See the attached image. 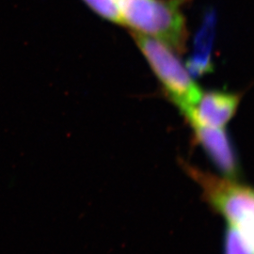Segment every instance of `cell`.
Returning <instances> with one entry per match:
<instances>
[{
	"label": "cell",
	"mask_w": 254,
	"mask_h": 254,
	"mask_svg": "<svg viewBox=\"0 0 254 254\" xmlns=\"http://www.w3.org/2000/svg\"><path fill=\"white\" fill-rule=\"evenodd\" d=\"M185 3L186 0H120L122 25L183 53L189 36L182 9Z\"/></svg>",
	"instance_id": "cell-1"
},
{
	"label": "cell",
	"mask_w": 254,
	"mask_h": 254,
	"mask_svg": "<svg viewBox=\"0 0 254 254\" xmlns=\"http://www.w3.org/2000/svg\"><path fill=\"white\" fill-rule=\"evenodd\" d=\"M132 34L136 46L160 82L164 93L184 115L199 99L201 93L199 86L172 47L152 37Z\"/></svg>",
	"instance_id": "cell-2"
},
{
	"label": "cell",
	"mask_w": 254,
	"mask_h": 254,
	"mask_svg": "<svg viewBox=\"0 0 254 254\" xmlns=\"http://www.w3.org/2000/svg\"><path fill=\"white\" fill-rule=\"evenodd\" d=\"M241 95L231 91H201L196 104L184 117L190 124L223 128L236 115Z\"/></svg>",
	"instance_id": "cell-3"
},
{
	"label": "cell",
	"mask_w": 254,
	"mask_h": 254,
	"mask_svg": "<svg viewBox=\"0 0 254 254\" xmlns=\"http://www.w3.org/2000/svg\"><path fill=\"white\" fill-rule=\"evenodd\" d=\"M195 138L211 161L227 177L236 178L239 173L235 148L223 128L190 124Z\"/></svg>",
	"instance_id": "cell-4"
},
{
	"label": "cell",
	"mask_w": 254,
	"mask_h": 254,
	"mask_svg": "<svg viewBox=\"0 0 254 254\" xmlns=\"http://www.w3.org/2000/svg\"><path fill=\"white\" fill-rule=\"evenodd\" d=\"M216 17L214 11L206 13L198 32L196 33L193 53L189 60L187 68L191 75L201 76L214 69L212 50L215 40Z\"/></svg>",
	"instance_id": "cell-5"
},
{
	"label": "cell",
	"mask_w": 254,
	"mask_h": 254,
	"mask_svg": "<svg viewBox=\"0 0 254 254\" xmlns=\"http://www.w3.org/2000/svg\"><path fill=\"white\" fill-rule=\"evenodd\" d=\"M84 3L101 18L122 25L120 0H83Z\"/></svg>",
	"instance_id": "cell-6"
},
{
	"label": "cell",
	"mask_w": 254,
	"mask_h": 254,
	"mask_svg": "<svg viewBox=\"0 0 254 254\" xmlns=\"http://www.w3.org/2000/svg\"><path fill=\"white\" fill-rule=\"evenodd\" d=\"M224 254H254L241 233L230 225L225 234Z\"/></svg>",
	"instance_id": "cell-7"
},
{
	"label": "cell",
	"mask_w": 254,
	"mask_h": 254,
	"mask_svg": "<svg viewBox=\"0 0 254 254\" xmlns=\"http://www.w3.org/2000/svg\"><path fill=\"white\" fill-rule=\"evenodd\" d=\"M233 226L241 233L254 254V206Z\"/></svg>",
	"instance_id": "cell-8"
}]
</instances>
